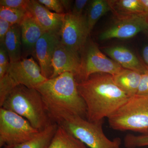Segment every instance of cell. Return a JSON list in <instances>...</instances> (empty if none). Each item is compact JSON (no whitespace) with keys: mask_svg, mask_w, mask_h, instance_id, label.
<instances>
[{"mask_svg":"<svg viewBox=\"0 0 148 148\" xmlns=\"http://www.w3.org/2000/svg\"><path fill=\"white\" fill-rule=\"evenodd\" d=\"M40 94L51 121L61 125L70 117L86 118V106L73 73L65 72L36 88Z\"/></svg>","mask_w":148,"mask_h":148,"instance_id":"1","label":"cell"},{"mask_svg":"<svg viewBox=\"0 0 148 148\" xmlns=\"http://www.w3.org/2000/svg\"><path fill=\"white\" fill-rule=\"evenodd\" d=\"M77 88L86 106V119L91 122L103 121L126 103L129 97L114 82L110 74H92L77 82Z\"/></svg>","mask_w":148,"mask_h":148,"instance_id":"2","label":"cell"},{"mask_svg":"<svg viewBox=\"0 0 148 148\" xmlns=\"http://www.w3.org/2000/svg\"><path fill=\"white\" fill-rule=\"evenodd\" d=\"M0 107L24 118L39 131L53 123L48 116L40 94L36 88L23 85L16 86Z\"/></svg>","mask_w":148,"mask_h":148,"instance_id":"3","label":"cell"},{"mask_svg":"<svg viewBox=\"0 0 148 148\" xmlns=\"http://www.w3.org/2000/svg\"><path fill=\"white\" fill-rule=\"evenodd\" d=\"M108 119L110 127L115 130L148 135V96L130 97Z\"/></svg>","mask_w":148,"mask_h":148,"instance_id":"4","label":"cell"},{"mask_svg":"<svg viewBox=\"0 0 148 148\" xmlns=\"http://www.w3.org/2000/svg\"><path fill=\"white\" fill-rule=\"evenodd\" d=\"M47 79L33 57L23 58L17 62L10 63L5 75L0 79V106L16 86L23 85L36 88Z\"/></svg>","mask_w":148,"mask_h":148,"instance_id":"5","label":"cell"},{"mask_svg":"<svg viewBox=\"0 0 148 148\" xmlns=\"http://www.w3.org/2000/svg\"><path fill=\"white\" fill-rule=\"evenodd\" d=\"M103 121L91 122L77 116L70 117L61 125L72 135L90 148H121L119 138L110 140L103 132Z\"/></svg>","mask_w":148,"mask_h":148,"instance_id":"6","label":"cell"},{"mask_svg":"<svg viewBox=\"0 0 148 148\" xmlns=\"http://www.w3.org/2000/svg\"><path fill=\"white\" fill-rule=\"evenodd\" d=\"M40 131L27 119L12 112L0 108V147L19 145L34 138Z\"/></svg>","mask_w":148,"mask_h":148,"instance_id":"7","label":"cell"},{"mask_svg":"<svg viewBox=\"0 0 148 148\" xmlns=\"http://www.w3.org/2000/svg\"><path fill=\"white\" fill-rule=\"evenodd\" d=\"M80 73L76 79L77 82L86 79L95 73H103L114 75L121 71L123 68L112 59L102 53L95 43L90 42L86 44L82 50Z\"/></svg>","mask_w":148,"mask_h":148,"instance_id":"8","label":"cell"},{"mask_svg":"<svg viewBox=\"0 0 148 148\" xmlns=\"http://www.w3.org/2000/svg\"><path fill=\"white\" fill-rule=\"evenodd\" d=\"M89 34L86 16L65 13L59 34L63 45L79 53L84 48Z\"/></svg>","mask_w":148,"mask_h":148,"instance_id":"9","label":"cell"},{"mask_svg":"<svg viewBox=\"0 0 148 148\" xmlns=\"http://www.w3.org/2000/svg\"><path fill=\"white\" fill-rule=\"evenodd\" d=\"M148 29L147 15L143 14L118 20L115 24L103 32L99 38L102 40L112 38L127 39Z\"/></svg>","mask_w":148,"mask_h":148,"instance_id":"10","label":"cell"},{"mask_svg":"<svg viewBox=\"0 0 148 148\" xmlns=\"http://www.w3.org/2000/svg\"><path fill=\"white\" fill-rule=\"evenodd\" d=\"M51 66L53 74L50 79L56 77L65 72H69L73 73L77 79L81 70V58L78 52L66 47L60 42L54 50Z\"/></svg>","mask_w":148,"mask_h":148,"instance_id":"11","label":"cell"},{"mask_svg":"<svg viewBox=\"0 0 148 148\" xmlns=\"http://www.w3.org/2000/svg\"><path fill=\"white\" fill-rule=\"evenodd\" d=\"M60 42L59 35L46 32L35 46V57L38 61L42 73L47 79L51 78L53 74L52 58L55 48Z\"/></svg>","mask_w":148,"mask_h":148,"instance_id":"12","label":"cell"},{"mask_svg":"<svg viewBox=\"0 0 148 148\" xmlns=\"http://www.w3.org/2000/svg\"><path fill=\"white\" fill-rule=\"evenodd\" d=\"M27 10L46 32L59 35L65 14L51 12L34 0L30 1Z\"/></svg>","mask_w":148,"mask_h":148,"instance_id":"13","label":"cell"},{"mask_svg":"<svg viewBox=\"0 0 148 148\" xmlns=\"http://www.w3.org/2000/svg\"><path fill=\"white\" fill-rule=\"evenodd\" d=\"M21 31L22 56H35V46L45 31L38 24L28 12V14L19 24Z\"/></svg>","mask_w":148,"mask_h":148,"instance_id":"14","label":"cell"},{"mask_svg":"<svg viewBox=\"0 0 148 148\" xmlns=\"http://www.w3.org/2000/svg\"><path fill=\"white\" fill-rule=\"evenodd\" d=\"M104 51L123 69L135 71L141 74L147 69V66L143 65L136 55L127 48L113 47L106 48Z\"/></svg>","mask_w":148,"mask_h":148,"instance_id":"15","label":"cell"},{"mask_svg":"<svg viewBox=\"0 0 148 148\" xmlns=\"http://www.w3.org/2000/svg\"><path fill=\"white\" fill-rule=\"evenodd\" d=\"M111 11L117 20L143 14L145 12L140 0H109Z\"/></svg>","mask_w":148,"mask_h":148,"instance_id":"16","label":"cell"},{"mask_svg":"<svg viewBox=\"0 0 148 148\" xmlns=\"http://www.w3.org/2000/svg\"><path fill=\"white\" fill-rule=\"evenodd\" d=\"M141 75L139 72L123 69L112 76L115 84L130 98L137 94Z\"/></svg>","mask_w":148,"mask_h":148,"instance_id":"17","label":"cell"},{"mask_svg":"<svg viewBox=\"0 0 148 148\" xmlns=\"http://www.w3.org/2000/svg\"><path fill=\"white\" fill-rule=\"evenodd\" d=\"M4 44L8 53L10 63L21 60L22 56V42L19 25H12L6 35Z\"/></svg>","mask_w":148,"mask_h":148,"instance_id":"18","label":"cell"},{"mask_svg":"<svg viewBox=\"0 0 148 148\" xmlns=\"http://www.w3.org/2000/svg\"><path fill=\"white\" fill-rule=\"evenodd\" d=\"M58 127V125L56 123H51L44 129L40 131L31 140L19 145L6 148H48Z\"/></svg>","mask_w":148,"mask_h":148,"instance_id":"19","label":"cell"},{"mask_svg":"<svg viewBox=\"0 0 148 148\" xmlns=\"http://www.w3.org/2000/svg\"><path fill=\"white\" fill-rule=\"evenodd\" d=\"M48 148H86L84 144L74 137L64 127L58 125Z\"/></svg>","mask_w":148,"mask_h":148,"instance_id":"20","label":"cell"},{"mask_svg":"<svg viewBox=\"0 0 148 148\" xmlns=\"http://www.w3.org/2000/svg\"><path fill=\"white\" fill-rule=\"evenodd\" d=\"M109 11L111 8L108 1L93 0L90 2L86 16L89 34L100 18Z\"/></svg>","mask_w":148,"mask_h":148,"instance_id":"21","label":"cell"},{"mask_svg":"<svg viewBox=\"0 0 148 148\" xmlns=\"http://www.w3.org/2000/svg\"><path fill=\"white\" fill-rule=\"evenodd\" d=\"M28 14L25 10L17 9L0 6V18H3L12 25L19 24Z\"/></svg>","mask_w":148,"mask_h":148,"instance_id":"22","label":"cell"},{"mask_svg":"<svg viewBox=\"0 0 148 148\" xmlns=\"http://www.w3.org/2000/svg\"><path fill=\"white\" fill-rule=\"evenodd\" d=\"M124 144L126 148L148 146V135H135L128 134L125 137Z\"/></svg>","mask_w":148,"mask_h":148,"instance_id":"23","label":"cell"},{"mask_svg":"<svg viewBox=\"0 0 148 148\" xmlns=\"http://www.w3.org/2000/svg\"><path fill=\"white\" fill-rule=\"evenodd\" d=\"M8 53L4 43H1L0 47V79L5 75L10 62L8 61Z\"/></svg>","mask_w":148,"mask_h":148,"instance_id":"24","label":"cell"},{"mask_svg":"<svg viewBox=\"0 0 148 148\" xmlns=\"http://www.w3.org/2000/svg\"><path fill=\"white\" fill-rule=\"evenodd\" d=\"M30 1L29 0H1L0 6L27 10Z\"/></svg>","mask_w":148,"mask_h":148,"instance_id":"25","label":"cell"},{"mask_svg":"<svg viewBox=\"0 0 148 148\" xmlns=\"http://www.w3.org/2000/svg\"><path fill=\"white\" fill-rule=\"evenodd\" d=\"M38 1L49 10H53L56 13L65 14L64 13L65 9L61 3V0H39Z\"/></svg>","mask_w":148,"mask_h":148,"instance_id":"26","label":"cell"},{"mask_svg":"<svg viewBox=\"0 0 148 148\" xmlns=\"http://www.w3.org/2000/svg\"><path fill=\"white\" fill-rule=\"evenodd\" d=\"M136 95L148 96V68L141 75V80Z\"/></svg>","mask_w":148,"mask_h":148,"instance_id":"27","label":"cell"},{"mask_svg":"<svg viewBox=\"0 0 148 148\" xmlns=\"http://www.w3.org/2000/svg\"><path fill=\"white\" fill-rule=\"evenodd\" d=\"M89 1L88 0H76L71 12L76 16H82L83 12Z\"/></svg>","mask_w":148,"mask_h":148,"instance_id":"28","label":"cell"},{"mask_svg":"<svg viewBox=\"0 0 148 148\" xmlns=\"http://www.w3.org/2000/svg\"><path fill=\"white\" fill-rule=\"evenodd\" d=\"M12 24L7 21L0 18V42L1 43H4L5 38L7 33L8 32Z\"/></svg>","mask_w":148,"mask_h":148,"instance_id":"29","label":"cell"},{"mask_svg":"<svg viewBox=\"0 0 148 148\" xmlns=\"http://www.w3.org/2000/svg\"><path fill=\"white\" fill-rule=\"evenodd\" d=\"M142 55L146 64L145 66L148 68V45H145L143 47Z\"/></svg>","mask_w":148,"mask_h":148,"instance_id":"30","label":"cell"},{"mask_svg":"<svg viewBox=\"0 0 148 148\" xmlns=\"http://www.w3.org/2000/svg\"><path fill=\"white\" fill-rule=\"evenodd\" d=\"M72 1L67 0H61V3L64 7V9L67 11H69L70 10Z\"/></svg>","mask_w":148,"mask_h":148,"instance_id":"31","label":"cell"},{"mask_svg":"<svg viewBox=\"0 0 148 148\" xmlns=\"http://www.w3.org/2000/svg\"><path fill=\"white\" fill-rule=\"evenodd\" d=\"M140 2L144 9L145 12L147 15H148V0H140Z\"/></svg>","mask_w":148,"mask_h":148,"instance_id":"32","label":"cell"},{"mask_svg":"<svg viewBox=\"0 0 148 148\" xmlns=\"http://www.w3.org/2000/svg\"><path fill=\"white\" fill-rule=\"evenodd\" d=\"M147 17H148V15H147Z\"/></svg>","mask_w":148,"mask_h":148,"instance_id":"33","label":"cell"},{"mask_svg":"<svg viewBox=\"0 0 148 148\" xmlns=\"http://www.w3.org/2000/svg\"><path fill=\"white\" fill-rule=\"evenodd\" d=\"M6 148L3 147V148Z\"/></svg>","mask_w":148,"mask_h":148,"instance_id":"34","label":"cell"}]
</instances>
